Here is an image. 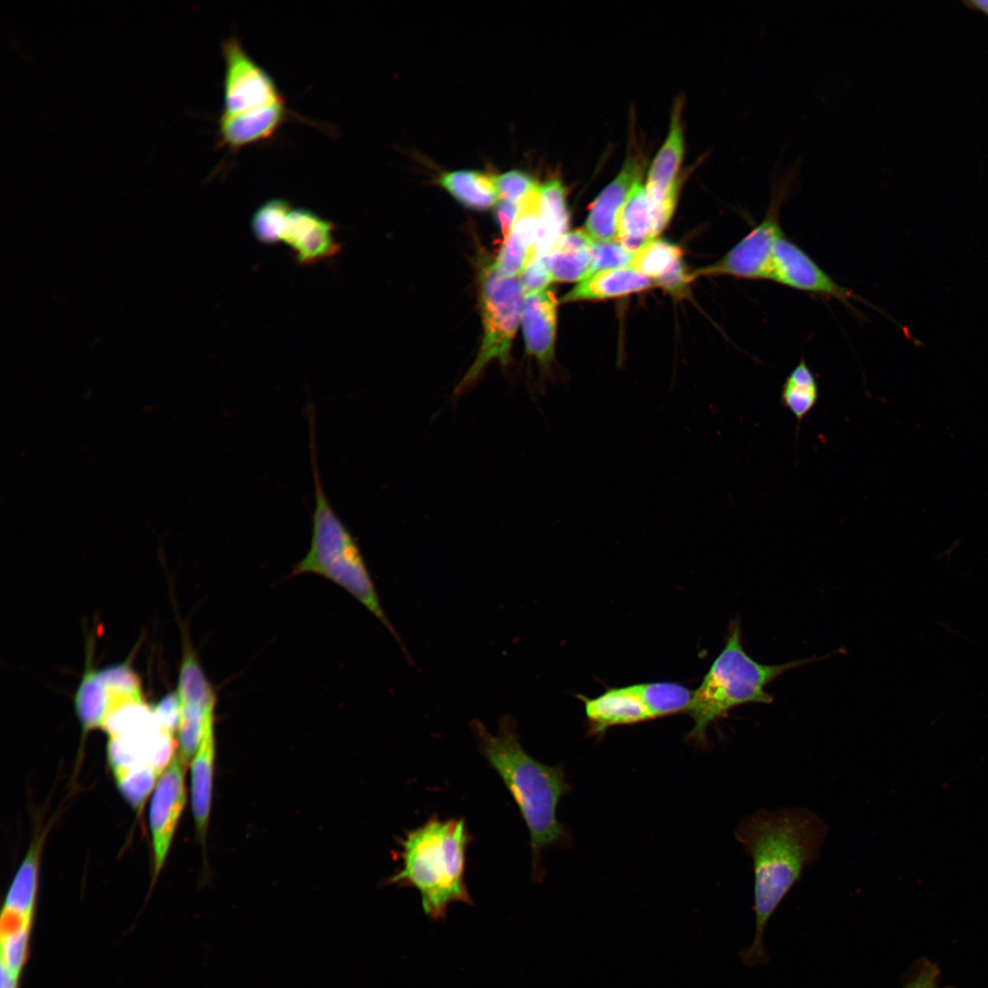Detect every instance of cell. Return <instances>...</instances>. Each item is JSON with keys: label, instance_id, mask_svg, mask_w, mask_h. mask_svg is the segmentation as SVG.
<instances>
[{"label": "cell", "instance_id": "obj_1", "mask_svg": "<svg viewBox=\"0 0 988 988\" xmlns=\"http://www.w3.org/2000/svg\"><path fill=\"white\" fill-rule=\"evenodd\" d=\"M828 827L804 808L759 811L744 818L735 835L752 859L755 934L741 951L746 966L768 961L763 945L765 928L804 868L819 857Z\"/></svg>", "mask_w": 988, "mask_h": 988}, {"label": "cell", "instance_id": "obj_2", "mask_svg": "<svg viewBox=\"0 0 988 988\" xmlns=\"http://www.w3.org/2000/svg\"><path fill=\"white\" fill-rule=\"evenodd\" d=\"M478 749L510 793L530 835L532 874L542 877V852L548 847H567L572 843L568 828L557 818L563 796L571 789L561 766L544 764L522 746L516 724L510 716L499 721L493 735L478 720L470 723Z\"/></svg>", "mask_w": 988, "mask_h": 988}, {"label": "cell", "instance_id": "obj_3", "mask_svg": "<svg viewBox=\"0 0 988 988\" xmlns=\"http://www.w3.org/2000/svg\"><path fill=\"white\" fill-rule=\"evenodd\" d=\"M470 842L464 819L432 816L400 840L402 867L386 885L415 888L424 914L434 920L445 919L450 904L473 903L465 881Z\"/></svg>", "mask_w": 988, "mask_h": 988}, {"label": "cell", "instance_id": "obj_4", "mask_svg": "<svg viewBox=\"0 0 988 988\" xmlns=\"http://www.w3.org/2000/svg\"><path fill=\"white\" fill-rule=\"evenodd\" d=\"M813 659L781 664H763L743 648L740 622L730 623L724 649L713 661L700 686L693 693L687 713L693 725L687 739L700 746L708 743V727L736 706L773 702L765 688L779 676Z\"/></svg>", "mask_w": 988, "mask_h": 988}, {"label": "cell", "instance_id": "obj_5", "mask_svg": "<svg viewBox=\"0 0 988 988\" xmlns=\"http://www.w3.org/2000/svg\"><path fill=\"white\" fill-rule=\"evenodd\" d=\"M309 426L315 486L312 535L308 552L293 567L291 575L314 574L337 584L371 612L402 645L396 630L381 607L355 540L326 496L318 470L314 422H310Z\"/></svg>", "mask_w": 988, "mask_h": 988}, {"label": "cell", "instance_id": "obj_6", "mask_svg": "<svg viewBox=\"0 0 988 988\" xmlns=\"http://www.w3.org/2000/svg\"><path fill=\"white\" fill-rule=\"evenodd\" d=\"M102 729L108 736L107 757L116 784L158 779L177 752L176 730L159 718L145 697L111 709Z\"/></svg>", "mask_w": 988, "mask_h": 988}, {"label": "cell", "instance_id": "obj_7", "mask_svg": "<svg viewBox=\"0 0 988 988\" xmlns=\"http://www.w3.org/2000/svg\"><path fill=\"white\" fill-rule=\"evenodd\" d=\"M479 288L482 343L474 362L456 386V395L473 385L490 361L509 363L512 339L521 321L524 298L521 277H505L494 263L483 261Z\"/></svg>", "mask_w": 988, "mask_h": 988}, {"label": "cell", "instance_id": "obj_8", "mask_svg": "<svg viewBox=\"0 0 988 988\" xmlns=\"http://www.w3.org/2000/svg\"><path fill=\"white\" fill-rule=\"evenodd\" d=\"M802 158L800 156L786 167L777 163L769 176L770 200L765 217L717 262L693 273L694 278L731 275L748 280L770 279L774 247L784 234L779 225L780 209L798 189Z\"/></svg>", "mask_w": 988, "mask_h": 988}, {"label": "cell", "instance_id": "obj_9", "mask_svg": "<svg viewBox=\"0 0 988 988\" xmlns=\"http://www.w3.org/2000/svg\"><path fill=\"white\" fill-rule=\"evenodd\" d=\"M225 60L224 114H234L283 100L272 76L243 48L236 37L222 42Z\"/></svg>", "mask_w": 988, "mask_h": 988}, {"label": "cell", "instance_id": "obj_10", "mask_svg": "<svg viewBox=\"0 0 988 988\" xmlns=\"http://www.w3.org/2000/svg\"><path fill=\"white\" fill-rule=\"evenodd\" d=\"M683 153L684 141L678 102L672 113L666 139L652 161L645 184L655 236L664 229L672 216Z\"/></svg>", "mask_w": 988, "mask_h": 988}, {"label": "cell", "instance_id": "obj_11", "mask_svg": "<svg viewBox=\"0 0 988 988\" xmlns=\"http://www.w3.org/2000/svg\"><path fill=\"white\" fill-rule=\"evenodd\" d=\"M793 289L825 298H834L851 306L856 295L839 285L800 246L783 234L775 244L770 279Z\"/></svg>", "mask_w": 988, "mask_h": 988}, {"label": "cell", "instance_id": "obj_12", "mask_svg": "<svg viewBox=\"0 0 988 988\" xmlns=\"http://www.w3.org/2000/svg\"><path fill=\"white\" fill-rule=\"evenodd\" d=\"M177 752L158 779L149 806L154 873L158 875L170 849L186 802L184 768Z\"/></svg>", "mask_w": 988, "mask_h": 988}, {"label": "cell", "instance_id": "obj_13", "mask_svg": "<svg viewBox=\"0 0 988 988\" xmlns=\"http://www.w3.org/2000/svg\"><path fill=\"white\" fill-rule=\"evenodd\" d=\"M539 186L520 201L517 218L494 265L505 277H521L536 257L540 229Z\"/></svg>", "mask_w": 988, "mask_h": 988}, {"label": "cell", "instance_id": "obj_14", "mask_svg": "<svg viewBox=\"0 0 988 988\" xmlns=\"http://www.w3.org/2000/svg\"><path fill=\"white\" fill-rule=\"evenodd\" d=\"M336 225L306 209H292L281 242L293 251L301 265L316 263L336 255L340 244L333 237Z\"/></svg>", "mask_w": 988, "mask_h": 988}, {"label": "cell", "instance_id": "obj_15", "mask_svg": "<svg viewBox=\"0 0 988 988\" xmlns=\"http://www.w3.org/2000/svg\"><path fill=\"white\" fill-rule=\"evenodd\" d=\"M556 321L557 299L553 291L546 288L524 295L521 322L526 350L543 370H549L554 360Z\"/></svg>", "mask_w": 988, "mask_h": 988}, {"label": "cell", "instance_id": "obj_16", "mask_svg": "<svg viewBox=\"0 0 988 988\" xmlns=\"http://www.w3.org/2000/svg\"><path fill=\"white\" fill-rule=\"evenodd\" d=\"M642 166L629 156L617 177L599 193L590 206L585 231L594 241H614L618 220L634 185L642 179Z\"/></svg>", "mask_w": 988, "mask_h": 988}, {"label": "cell", "instance_id": "obj_17", "mask_svg": "<svg viewBox=\"0 0 988 988\" xmlns=\"http://www.w3.org/2000/svg\"><path fill=\"white\" fill-rule=\"evenodd\" d=\"M585 706L589 735L601 738L614 726L632 725L653 720L641 700L629 685L607 689L600 695L588 698L577 694Z\"/></svg>", "mask_w": 988, "mask_h": 988}, {"label": "cell", "instance_id": "obj_18", "mask_svg": "<svg viewBox=\"0 0 988 988\" xmlns=\"http://www.w3.org/2000/svg\"><path fill=\"white\" fill-rule=\"evenodd\" d=\"M285 100L234 114L220 113L219 137L222 145L237 149L272 136L285 120Z\"/></svg>", "mask_w": 988, "mask_h": 988}, {"label": "cell", "instance_id": "obj_19", "mask_svg": "<svg viewBox=\"0 0 988 988\" xmlns=\"http://www.w3.org/2000/svg\"><path fill=\"white\" fill-rule=\"evenodd\" d=\"M216 746L214 723L207 727L190 763L191 809L198 836L205 840L209 821Z\"/></svg>", "mask_w": 988, "mask_h": 988}, {"label": "cell", "instance_id": "obj_20", "mask_svg": "<svg viewBox=\"0 0 988 988\" xmlns=\"http://www.w3.org/2000/svg\"><path fill=\"white\" fill-rule=\"evenodd\" d=\"M593 242L585 229L562 235L543 255L553 282L582 281L589 277Z\"/></svg>", "mask_w": 988, "mask_h": 988}, {"label": "cell", "instance_id": "obj_21", "mask_svg": "<svg viewBox=\"0 0 988 988\" xmlns=\"http://www.w3.org/2000/svg\"><path fill=\"white\" fill-rule=\"evenodd\" d=\"M654 283L631 266L609 269L580 281L563 302L601 300L623 296L650 288Z\"/></svg>", "mask_w": 988, "mask_h": 988}, {"label": "cell", "instance_id": "obj_22", "mask_svg": "<svg viewBox=\"0 0 988 988\" xmlns=\"http://www.w3.org/2000/svg\"><path fill=\"white\" fill-rule=\"evenodd\" d=\"M496 176L469 169L445 171L438 175L436 183L463 206L485 210L499 199Z\"/></svg>", "mask_w": 988, "mask_h": 988}, {"label": "cell", "instance_id": "obj_23", "mask_svg": "<svg viewBox=\"0 0 988 988\" xmlns=\"http://www.w3.org/2000/svg\"><path fill=\"white\" fill-rule=\"evenodd\" d=\"M44 835L31 843L8 890L2 916L31 921L36 903Z\"/></svg>", "mask_w": 988, "mask_h": 988}, {"label": "cell", "instance_id": "obj_24", "mask_svg": "<svg viewBox=\"0 0 988 988\" xmlns=\"http://www.w3.org/2000/svg\"><path fill=\"white\" fill-rule=\"evenodd\" d=\"M654 239L650 206L641 179L634 185L619 213L617 241L635 253Z\"/></svg>", "mask_w": 988, "mask_h": 988}, {"label": "cell", "instance_id": "obj_25", "mask_svg": "<svg viewBox=\"0 0 988 988\" xmlns=\"http://www.w3.org/2000/svg\"><path fill=\"white\" fill-rule=\"evenodd\" d=\"M540 229L536 256L545 255L569 226L565 190L560 179L553 177L539 185Z\"/></svg>", "mask_w": 988, "mask_h": 988}, {"label": "cell", "instance_id": "obj_26", "mask_svg": "<svg viewBox=\"0 0 988 988\" xmlns=\"http://www.w3.org/2000/svg\"><path fill=\"white\" fill-rule=\"evenodd\" d=\"M83 736L102 727L109 709V696L100 671L88 665L73 698Z\"/></svg>", "mask_w": 988, "mask_h": 988}, {"label": "cell", "instance_id": "obj_27", "mask_svg": "<svg viewBox=\"0 0 988 988\" xmlns=\"http://www.w3.org/2000/svg\"><path fill=\"white\" fill-rule=\"evenodd\" d=\"M629 687L653 719L687 712L693 693L686 686L672 682L636 683Z\"/></svg>", "mask_w": 988, "mask_h": 988}, {"label": "cell", "instance_id": "obj_28", "mask_svg": "<svg viewBox=\"0 0 988 988\" xmlns=\"http://www.w3.org/2000/svg\"><path fill=\"white\" fill-rule=\"evenodd\" d=\"M780 397L783 405L791 412L799 424L816 405L819 386L805 360H801L786 378Z\"/></svg>", "mask_w": 988, "mask_h": 988}, {"label": "cell", "instance_id": "obj_29", "mask_svg": "<svg viewBox=\"0 0 988 988\" xmlns=\"http://www.w3.org/2000/svg\"><path fill=\"white\" fill-rule=\"evenodd\" d=\"M682 249L661 240H653L634 253L630 266L649 278L657 279L682 259Z\"/></svg>", "mask_w": 988, "mask_h": 988}, {"label": "cell", "instance_id": "obj_30", "mask_svg": "<svg viewBox=\"0 0 988 988\" xmlns=\"http://www.w3.org/2000/svg\"><path fill=\"white\" fill-rule=\"evenodd\" d=\"M291 209V205L281 199H273L263 203L252 218V230L257 241L264 244L281 242Z\"/></svg>", "mask_w": 988, "mask_h": 988}, {"label": "cell", "instance_id": "obj_31", "mask_svg": "<svg viewBox=\"0 0 988 988\" xmlns=\"http://www.w3.org/2000/svg\"><path fill=\"white\" fill-rule=\"evenodd\" d=\"M590 275L616 268L630 266L634 253L626 250L618 241H594L590 247Z\"/></svg>", "mask_w": 988, "mask_h": 988}, {"label": "cell", "instance_id": "obj_32", "mask_svg": "<svg viewBox=\"0 0 988 988\" xmlns=\"http://www.w3.org/2000/svg\"><path fill=\"white\" fill-rule=\"evenodd\" d=\"M496 184L499 198L514 202H520L539 186L530 174L521 169H512L497 175Z\"/></svg>", "mask_w": 988, "mask_h": 988}, {"label": "cell", "instance_id": "obj_33", "mask_svg": "<svg viewBox=\"0 0 988 988\" xmlns=\"http://www.w3.org/2000/svg\"><path fill=\"white\" fill-rule=\"evenodd\" d=\"M941 971L939 965L927 958H919L906 972L903 979V988H955L941 987L940 977Z\"/></svg>", "mask_w": 988, "mask_h": 988}, {"label": "cell", "instance_id": "obj_34", "mask_svg": "<svg viewBox=\"0 0 988 988\" xmlns=\"http://www.w3.org/2000/svg\"><path fill=\"white\" fill-rule=\"evenodd\" d=\"M524 295L547 288L553 278L543 256H536L521 275Z\"/></svg>", "mask_w": 988, "mask_h": 988}, {"label": "cell", "instance_id": "obj_35", "mask_svg": "<svg viewBox=\"0 0 988 988\" xmlns=\"http://www.w3.org/2000/svg\"><path fill=\"white\" fill-rule=\"evenodd\" d=\"M694 279L693 274H689L682 260L678 261L668 272L653 281L654 285L660 286L674 295L682 296L688 293V286Z\"/></svg>", "mask_w": 988, "mask_h": 988}, {"label": "cell", "instance_id": "obj_36", "mask_svg": "<svg viewBox=\"0 0 988 988\" xmlns=\"http://www.w3.org/2000/svg\"><path fill=\"white\" fill-rule=\"evenodd\" d=\"M520 202L500 199L495 205V216L506 239L517 218Z\"/></svg>", "mask_w": 988, "mask_h": 988}, {"label": "cell", "instance_id": "obj_37", "mask_svg": "<svg viewBox=\"0 0 988 988\" xmlns=\"http://www.w3.org/2000/svg\"><path fill=\"white\" fill-rule=\"evenodd\" d=\"M16 978L2 968L1 988H16Z\"/></svg>", "mask_w": 988, "mask_h": 988}, {"label": "cell", "instance_id": "obj_38", "mask_svg": "<svg viewBox=\"0 0 988 988\" xmlns=\"http://www.w3.org/2000/svg\"><path fill=\"white\" fill-rule=\"evenodd\" d=\"M969 6L978 9L988 15V0H972L966 3Z\"/></svg>", "mask_w": 988, "mask_h": 988}]
</instances>
